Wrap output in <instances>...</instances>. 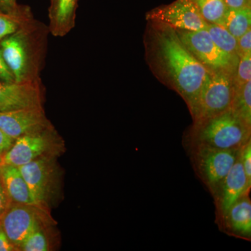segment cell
I'll return each mask as SVG.
<instances>
[{
  "label": "cell",
  "mask_w": 251,
  "mask_h": 251,
  "mask_svg": "<svg viewBox=\"0 0 251 251\" xmlns=\"http://www.w3.org/2000/svg\"><path fill=\"white\" fill-rule=\"evenodd\" d=\"M251 187L243 168L240 153L237 161L225 177L219 193L214 197L221 224L230 206L239 198L249 193Z\"/></svg>",
  "instance_id": "12"
},
{
  "label": "cell",
  "mask_w": 251,
  "mask_h": 251,
  "mask_svg": "<svg viewBox=\"0 0 251 251\" xmlns=\"http://www.w3.org/2000/svg\"><path fill=\"white\" fill-rule=\"evenodd\" d=\"M229 9H242L251 6V0H224Z\"/></svg>",
  "instance_id": "31"
},
{
  "label": "cell",
  "mask_w": 251,
  "mask_h": 251,
  "mask_svg": "<svg viewBox=\"0 0 251 251\" xmlns=\"http://www.w3.org/2000/svg\"><path fill=\"white\" fill-rule=\"evenodd\" d=\"M208 24L224 27V18L227 7L224 0H191Z\"/></svg>",
  "instance_id": "18"
},
{
  "label": "cell",
  "mask_w": 251,
  "mask_h": 251,
  "mask_svg": "<svg viewBox=\"0 0 251 251\" xmlns=\"http://www.w3.org/2000/svg\"><path fill=\"white\" fill-rule=\"evenodd\" d=\"M146 19L164 23L178 30L198 31L208 25L191 0H176L158 6L147 13Z\"/></svg>",
  "instance_id": "7"
},
{
  "label": "cell",
  "mask_w": 251,
  "mask_h": 251,
  "mask_svg": "<svg viewBox=\"0 0 251 251\" xmlns=\"http://www.w3.org/2000/svg\"><path fill=\"white\" fill-rule=\"evenodd\" d=\"M175 31L188 50L208 70L236 72L239 59L220 49L211 39L206 29Z\"/></svg>",
  "instance_id": "6"
},
{
  "label": "cell",
  "mask_w": 251,
  "mask_h": 251,
  "mask_svg": "<svg viewBox=\"0 0 251 251\" xmlns=\"http://www.w3.org/2000/svg\"><path fill=\"white\" fill-rule=\"evenodd\" d=\"M0 178L11 203L34 206L41 209L34 201L18 167L3 165L0 168Z\"/></svg>",
  "instance_id": "15"
},
{
  "label": "cell",
  "mask_w": 251,
  "mask_h": 251,
  "mask_svg": "<svg viewBox=\"0 0 251 251\" xmlns=\"http://www.w3.org/2000/svg\"><path fill=\"white\" fill-rule=\"evenodd\" d=\"M41 82H6L0 80V112L43 108Z\"/></svg>",
  "instance_id": "10"
},
{
  "label": "cell",
  "mask_w": 251,
  "mask_h": 251,
  "mask_svg": "<svg viewBox=\"0 0 251 251\" xmlns=\"http://www.w3.org/2000/svg\"><path fill=\"white\" fill-rule=\"evenodd\" d=\"M235 72L209 71L200 94L193 122L202 121L232 108L235 91Z\"/></svg>",
  "instance_id": "5"
},
{
  "label": "cell",
  "mask_w": 251,
  "mask_h": 251,
  "mask_svg": "<svg viewBox=\"0 0 251 251\" xmlns=\"http://www.w3.org/2000/svg\"><path fill=\"white\" fill-rule=\"evenodd\" d=\"M251 6L242 9L227 8L224 18V27L237 39L251 29Z\"/></svg>",
  "instance_id": "17"
},
{
  "label": "cell",
  "mask_w": 251,
  "mask_h": 251,
  "mask_svg": "<svg viewBox=\"0 0 251 251\" xmlns=\"http://www.w3.org/2000/svg\"><path fill=\"white\" fill-rule=\"evenodd\" d=\"M196 173L215 197L241 150H219L201 145H190Z\"/></svg>",
  "instance_id": "4"
},
{
  "label": "cell",
  "mask_w": 251,
  "mask_h": 251,
  "mask_svg": "<svg viewBox=\"0 0 251 251\" xmlns=\"http://www.w3.org/2000/svg\"><path fill=\"white\" fill-rule=\"evenodd\" d=\"M144 44L153 75L181 96L194 118L209 71L188 50L175 29L164 23L148 21Z\"/></svg>",
  "instance_id": "1"
},
{
  "label": "cell",
  "mask_w": 251,
  "mask_h": 251,
  "mask_svg": "<svg viewBox=\"0 0 251 251\" xmlns=\"http://www.w3.org/2000/svg\"><path fill=\"white\" fill-rule=\"evenodd\" d=\"M36 209L38 208L11 203L0 221L1 227L16 249L21 247L29 234L40 228Z\"/></svg>",
  "instance_id": "11"
},
{
  "label": "cell",
  "mask_w": 251,
  "mask_h": 251,
  "mask_svg": "<svg viewBox=\"0 0 251 251\" xmlns=\"http://www.w3.org/2000/svg\"><path fill=\"white\" fill-rule=\"evenodd\" d=\"M251 80V52L241 57L236 69L235 87H240Z\"/></svg>",
  "instance_id": "23"
},
{
  "label": "cell",
  "mask_w": 251,
  "mask_h": 251,
  "mask_svg": "<svg viewBox=\"0 0 251 251\" xmlns=\"http://www.w3.org/2000/svg\"><path fill=\"white\" fill-rule=\"evenodd\" d=\"M249 193L236 201L227 211L221 224L237 237L251 239V202Z\"/></svg>",
  "instance_id": "16"
},
{
  "label": "cell",
  "mask_w": 251,
  "mask_h": 251,
  "mask_svg": "<svg viewBox=\"0 0 251 251\" xmlns=\"http://www.w3.org/2000/svg\"><path fill=\"white\" fill-rule=\"evenodd\" d=\"M52 128L43 108L0 112V129L14 140Z\"/></svg>",
  "instance_id": "9"
},
{
  "label": "cell",
  "mask_w": 251,
  "mask_h": 251,
  "mask_svg": "<svg viewBox=\"0 0 251 251\" xmlns=\"http://www.w3.org/2000/svg\"><path fill=\"white\" fill-rule=\"evenodd\" d=\"M20 249L25 251H49V242L45 234L39 228L34 231L26 238Z\"/></svg>",
  "instance_id": "22"
},
{
  "label": "cell",
  "mask_w": 251,
  "mask_h": 251,
  "mask_svg": "<svg viewBox=\"0 0 251 251\" xmlns=\"http://www.w3.org/2000/svg\"><path fill=\"white\" fill-rule=\"evenodd\" d=\"M11 204V201L8 197L7 193L5 191L4 186H3L2 182H1V178H0V221H1Z\"/></svg>",
  "instance_id": "27"
},
{
  "label": "cell",
  "mask_w": 251,
  "mask_h": 251,
  "mask_svg": "<svg viewBox=\"0 0 251 251\" xmlns=\"http://www.w3.org/2000/svg\"><path fill=\"white\" fill-rule=\"evenodd\" d=\"M78 0H50L49 9L50 32L56 37H63L75 25Z\"/></svg>",
  "instance_id": "14"
},
{
  "label": "cell",
  "mask_w": 251,
  "mask_h": 251,
  "mask_svg": "<svg viewBox=\"0 0 251 251\" xmlns=\"http://www.w3.org/2000/svg\"><path fill=\"white\" fill-rule=\"evenodd\" d=\"M16 247L10 242L9 238L0 225V251H11L16 250Z\"/></svg>",
  "instance_id": "30"
},
{
  "label": "cell",
  "mask_w": 251,
  "mask_h": 251,
  "mask_svg": "<svg viewBox=\"0 0 251 251\" xmlns=\"http://www.w3.org/2000/svg\"><path fill=\"white\" fill-rule=\"evenodd\" d=\"M30 8L22 6L16 0H0V13L10 15H23L30 12Z\"/></svg>",
  "instance_id": "24"
},
{
  "label": "cell",
  "mask_w": 251,
  "mask_h": 251,
  "mask_svg": "<svg viewBox=\"0 0 251 251\" xmlns=\"http://www.w3.org/2000/svg\"><path fill=\"white\" fill-rule=\"evenodd\" d=\"M46 159L45 157H41L27 164L18 167L34 201L41 209L47 201L51 179L50 168L49 161Z\"/></svg>",
  "instance_id": "13"
},
{
  "label": "cell",
  "mask_w": 251,
  "mask_h": 251,
  "mask_svg": "<svg viewBox=\"0 0 251 251\" xmlns=\"http://www.w3.org/2000/svg\"><path fill=\"white\" fill-rule=\"evenodd\" d=\"M231 109L251 125V80L240 87H235Z\"/></svg>",
  "instance_id": "20"
},
{
  "label": "cell",
  "mask_w": 251,
  "mask_h": 251,
  "mask_svg": "<svg viewBox=\"0 0 251 251\" xmlns=\"http://www.w3.org/2000/svg\"><path fill=\"white\" fill-rule=\"evenodd\" d=\"M15 140H16L0 129V156L3 157L5 153L9 151L14 145Z\"/></svg>",
  "instance_id": "28"
},
{
  "label": "cell",
  "mask_w": 251,
  "mask_h": 251,
  "mask_svg": "<svg viewBox=\"0 0 251 251\" xmlns=\"http://www.w3.org/2000/svg\"><path fill=\"white\" fill-rule=\"evenodd\" d=\"M251 140V125L232 110L194 122L190 145H201L225 150H239Z\"/></svg>",
  "instance_id": "3"
},
{
  "label": "cell",
  "mask_w": 251,
  "mask_h": 251,
  "mask_svg": "<svg viewBox=\"0 0 251 251\" xmlns=\"http://www.w3.org/2000/svg\"><path fill=\"white\" fill-rule=\"evenodd\" d=\"M241 161L248 183L251 186V140L246 144L241 150Z\"/></svg>",
  "instance_id": "25"
},
{
  "label": "cell",
  "mask_w": 251,
  "mask_h": 251,
  "mask_svg": "<svg viewBox=\"0 0 251 251\" xmlns=\"http://www.w3.org/2000/svg\"><path fill=\"white\" fill-rule=\"evenodd\" d=\"M49 27L34 17L0 41V50L16 82H41Z\"/></svg>",
  "instance_id": "2"
},
{
  "label": "cell",
  "mask_w": 251,
  "mask_h": 251,
  "mask_svg": "<svg viewBox=\"0 0 251 251\" xmlns=\"http://www.w3.org/2000/svg\"><path fill=\"white\" fill-rule=\"evenodd\" d=\"M0 80L6 82H15L14 75L6 65L0 50Z\"/></svg>",
  "instance_id": "29"
},
{
  "label": "cell",
  "mask_w": 251,
  "mask_h": 251,
  "mask_svg": "<svg viewBox=\"0 0 251 251\" xmlns=\"http://www.w3.org/2000/svg\"><path fill=\"white\" fill-rule=\"evenodd\" d=\"M33 18L31 12L23 15L0 13V41L17 31L26 21Z\"/></svg>",
  "instance_id": "21"
},
{
  "label": "cell",
  "mask_w": 251,
  "mask_h": 251,
  "mask_svg": "<svg viewBox=\"0 0 251 251\" xmlns=\"http://www.w3.org/2000/svg\"><path fill=\"white\" fill-rule=\"evenodd\" d=\"M52 128L23 135L2 157L3 165L22 166L41 158L52 148Z\"/></svg>",
  "instance_id": "8"
},
{
  "label": "cell",
  "mask_w": 251,
  "mask_h": 251,
  "mask_svg": "<svg viewBox=\"0 0 251 251\" xmlns=\"http://www.w3.org/2000/svg\"><path fill=\"white\" fill-rule=\"evenodd\" d=\"M206 30L214 44L220 49L239 58L237 55V39L227 29L219 25L208 24Z\"/></svg>",
  "instance_id": "19"
},
{
  "label": "cell",
  "mask_w": 251,
  "mask_h": 251,
  "mask_svg": "<svg viewBox=\"0 0 251 251\" xmlns=\"http://www.w3.org/2000/svg\"><path fill=\"white\" fill-rule=\"evenodd\" d=\"M3 166V160L2 157L0 156V168Z\"/></svg>",
  "instance_id": "32"
},
{
  "label": "cell",
  "mask_w": 251,
  "mask_h": 251,
  "mask_svg": "<svg viewBox=\"0 0 251 251\" xmlns=\"http://www.w3.org/2000/svg\"><path fill=\"white\" fill-rule=\"evenodd\" d=\"M251 52V29L237 39V55L239 59Z\"/></svg>",
  "instance_id": "26"
}]
</instances>
